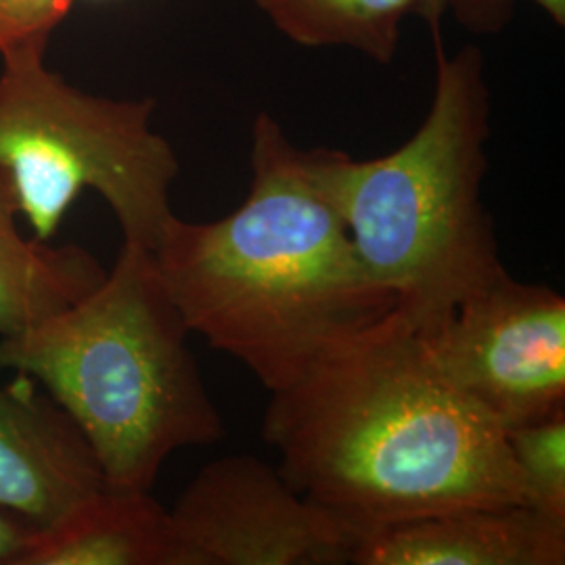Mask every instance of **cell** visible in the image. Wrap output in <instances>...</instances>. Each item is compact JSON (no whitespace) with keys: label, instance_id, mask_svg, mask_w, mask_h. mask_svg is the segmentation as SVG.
I'll use <instances>...</instances> for the list:
<instances>
[{"label":"cell","instance_id":"obj_1","mask_svg":"<svg viewBox=\"0 0 565 565\" xmlns=\"http://www.w3.org/2000/svg\"><path fill=\"white\" fill-rule=\"evenodd\" d=\"M264 440L302 497L354 527L524 505L507 431L436 371L394 310L270 392Z\"/></svg>","mask_w":565,"mask_h":565},{"label":"cell","instance_id":"obj_2","mask_svg":"<svg viewBox=\"0 0 565 565\" xmlns=\"http://www.w3.org/2000/svg\"><path fill=\"white\" fill-rule=\"evenodd\" d=\"M335 149H302L260 114L245 202L210 223L174 216L153 249L191 333L273 392L396 310L369 277L331 184Z\"/></svg>","mask_w":565,"mask_h":565},{"label":"cell","instance_id":"obj_3","mask_svg":"<svg viewBox=\"0 0 565 565\" xmlns=\"http://www.w3.org/2000/svg\"><path fill=\"white\" fill-rule=\"evenodd\" d=\"M189 335L153 252L121 242L93 291L0 338V366L32 377L70 415L105 484L153 490L177 450L226 434Z\"/></svg>","mask_w":565,"mask_h":565},{"label":"cell","instance_id":"obj_4","mask_svg":"<svg viewBox=\"0 0 565 565\" xmlns=\"http://www.w3.org/2000/svg\"><path fill=\"white\" fill-rule=\"evenodd\" d=\"M440 21H427L436 86L419 130L375 160L335 149L329 170L364 270L415 331L440 323L505 270L482 202L490 139L484 55L476 44L450 55Z\"/></svg>","mask_w":565,"mask_h":565},{"label":"cell","instance_id":"obj_5","mask_svg":"<svg viewBox=\"0 0 565 565\" xmlns=\"http://www.w3.org/2000/svg\"><path fill=\"white\" fill-rule=\"evenodd\" d=\"M153 99L88 95L44 67L4 63L0 74V172L34 239L55 242L84 191L111 207L121 239L156 249L177 216L172 145L153 130Z\"/></svg>","mask_w":565,"mask_h":565},{"label":"cell","instance_id":"obj_6","mask_svg":"<svg viewBox=\"0 0 565 565\" xmlns=\"http://www.w3.org/2000/svg\"><path fill=\"white\" fill-rule=\"evenodd\" d=\"M415 333L446 382L505 431L565 411V300L553 287L505 268Z\"/></svg>","mask_w":565,"mask_h":565},{"label":"cell","instance_id":"obj_7","mask_svg":"<svg viewBox=\"0 0 565 565\" xmlns=\"http://www.w3.org/2000/svg\"><path fill=\"white\" fill-rule=\"evenodd\" d=\"M170 565H345L361 534L254 455L205 465L170 509Z\"/></svg>","mask_w":565,"mask_h":565},{"label":"cell","instance_id":"obj_8","mask_svg":"<svg viewBox=\"0 0 565 565\" xmlns=\"http://www.w3.org/2000/svg\"><path fill=\"white\" fill-rule=\"evenodd\" d=\"M39 387L23 373L0 380V511L34 532L105 486L81 429Z\"/></svg>","mask_w":565,"mask_h":565},{"label":"cell","instance_id":"obj_9","mask_svg":"<svg viewBox=\"0 0 565 565\" xmlns=\"http://www.w3.org/2000/svg\"><path fill=\"white\" fill-rule=\"evenodd\" d=\"M354 565H564L565 524L527 505L471 507L366 534Z\"/></svg>","mask_w":565,"mask_h":565},{"label":"cell","instance_id":"obj_10","mask_svg":"<svg viewBox=\"0 0 565 565\" xmlns=\"http://www.w3.org/2000/svg\"><path fill=\"white\" fill-rule=\"evenodd\" d=\"M287 41L306 49H350L390 65L408 18L443 20L450 11L476 34H499L513 0H254Z\"/></svg>","mask_w":565,"mask_h":565},{"label":"cell","instance_id":"obj_11","mask_svg":"<svg viewBox=\"0 0 565 565\" xmlns=\"http://www.w3.org/2000/svg\"><path fill=\"white\" fill-rule=\"evenodd\" d=\"M170 509L151 490L103 486L32 532L15 565H170Z\"/></svg>","mask_w":565,"mask_h":565},{"label":"cell","instance_id":"obj_12","mask_svg":"<svg viewBox=\"0 0 565 565\" xmlns=\"http://www.w3.org/2000/svg\"><path fill=\"white\" fill-rule=\"evenodd\" d=\"M105 275L102 263L78 245L25 237L13 186L0 172V338L78 302Z\"/></svg>","mask_w":565,"mask_h":565},{"label":"cell","instance_id":"obj_13","mask_svg":"<svg viewBox=\"0 0 565 565\" xmlns=\"http://www.w3.org/2000/svg\"><path fill=\"white\" fill-rule=\"evenodd\" d=\"M524 505L565 524V411L507 431Z\"/></svg>","mask_w":565,"mask_h":565},{"label":"cell","instance_id":"obj_14","mask_svg":"<svg viewBox=\"0 0 565 565\" xmlns=\"http://www.w3.org/2000/svg\"><path fill=\"white\" fill-rule=\"evenodd\" d=\"M74 0H0L2 63L44 60L46 46Z\"/></svg>","mask_w":565,"mask_h":565},{"label":"cell","instance_id":"obj_15","mask_svg":"<svg viewBox=\"0 0 565 565\" xmlns=\"http://www.w3.org/2000/svg\"><path fill=\"white\" fill-rule=\"evenodd\" d=\"M32 532V527L0 511V565H15Z\"/></svg>","mask_w":565,"mask_h":565},{"label":"cell","instance_id":"obj_16","mask_svg":"<svg viewBox=\"0 0 565 565\" xmlns=\"http://www.w3.org/2000/svg\"><path fill=\"white\" fill-rule=\"evenodd\" d=\"M534 4H539L546 15L557 25L565 23V0H532Z\"/></svg>","mask_w":565,"mask_h":565}]
</instances>
